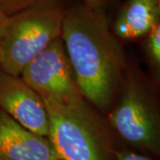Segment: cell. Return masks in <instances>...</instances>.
Masks as SVG:
<instances>
[{"label": "cell", "mask_w": 160, "mask_h": 160, "mask_svg": "<svg viewBox=\"0 0 160 160\" xmlns=\"http://www.w3.org/2000/svg\"><path fill=\"white\" fill-rule=\"evenodd\" d=\"M61 38L83 98L107 109L119 79L121 55L104 14L86 4L71 7L63 12Z\"/></svg>", "instance_id": "obj_1"}, {"label": "cell", "mask_w": 160, "mask_h": 160, "mask_svg": "<svg viewBox=\"0 0 160 160\" xmlns=\"http://www.w3.org/2000/svg\"><path fill=\"white\" fill-rule=\"evenodd\" d=\"M63 11L56 0L8 17L0 52V69L20 77L35 58L61 37Z\"/></svg>", "instance_id": "obj_2"}, {"label": "cell", "mask_w": 160, "mask_h": 160, "mask_svg": "<svg viewBox=\"0 0 160 160\" xmlns=\"http://www.w3.org/2000/svg\"><path fill=\"white\" fill-rule=\"evenodd\" d=\"M20 77L43 102L88 111L85 99L77 86L61 37L35 58Z\"/></svg>", "instance_id": "obj_3"}, {"label": "cell", "mask_w": 160, "mask_h": 160, "mask_svg": "<svg viewBox=\"0 0 160 160\" xmlns=\"http://www.w3.org/2000/svg\"><path fill=\"white\" fill-rule=\"evenodd\" d=\"M48 139L61 160H104L96 125L89 111L46 102Z\"/></svg>", "instance_id": "obj_4"}, {"label": "cell", "mask_w": 160, "mask_h": 160, "mask_svg": "<svg viewBox=\"0 0 160 160\" xmlns=\"http://www.w3.org/2000/svg\"><path fill=\"white\" fill-rule=\"evenodd\" d=\"M110 123L126 142L160 154V120L142 87L128 78Z\"/></svg>", "instance_id": "obj_5"}, {"label": "cell", "mask_w": 160, "mask_h": 160, "mask_svg": "<svg viewBox=\"0 0 160 160\" xmlns=\"http://www.w3.org/2000/svg\"><path fill=\"white\" fill-rule=\"evenodd\" d=\"M0 109L29 131L48 137L49 118L42 98L21 77L1 69Z\"/></svg>", "instance_id": "obj_6"}, {"label": "cell", "mask_w": 160, "mask_h": 160, "mask_svg": "<svg viewBox=\"0 0 160 160\" xmlns=\"http://www.w3.org/2000/svg\"><path fill=\"white\" fill-rule=\"evenodd\" d=\"M0 159H60L47 137H43L20 125L0 109Z\"/></svg>", "instance_id": "obj_7"}, {"label": "cell", "mask_w": 160, "mask_h": 160, "mask_svg": "<svg viewBox=\"0 0 160 160\" xmlns=\"http://www.w3.org/2000/svg\"><path fill=\"white\" fill-rule=\"evenodd\" d=\"M160 22V0H128L114 24L122 39H136L149 34Z\"/></svg>", "instance_id": "obj_8"}, {"label": "cell", "mask_w": 160, "mask_h": 160, "mask_svg": "<svg viewBox=\"0 0 160 160\" xmlns=\"http://www.w3.org/2000/svg\"><path fill=\"white\" fill-rule=\"evenodd\" d=\"M51 0H0V14L11 17L29 7Z\"/></svg>", "instance_id": "obj_9"}, {"label": "cell", "mask_w": 160, "mask_h": 160, "mask_svg": "<svg viewBox=\"0 0 160 160\" xmlns=\"http://www.w3.org/2000/svg\"><path fill=\"white\" fill-rule=\"evenodd\" d=\"M149 52L154 62L160 67V22L149 33Z\"/></svg>", "instance_id": "obj_10"}, {"label": "cell", "mask_w": 160, "mask_h": 160, "mask_svg": "<svg viewBox=\"0 0 160 160\" xmlns=\"http://www.w3.org/2000/svg\"><path fill=\"white\" fill-rule=\"evenodd\" d=\"M116 156H117V160H151L144 155L130 152V151H121L117 153Z\"/></svg>", "instance_id": "obj_11"}, {"label": "cell", "mask_w": 160, "mask_h": 160, "mask_svg": "<svg viewBox=\"0 0 160 160\" xmlns=\"http://www.w3.org/2000/svg\"><path fill=\"white\" fill-rule=\"evenodd\" d=\"M7 20H8V17H6V16L0 14V52H1V46H2L3 38H4L5 30H6Z\"/></svg>", "instance_id": "obj_12"}, {"label": "cell", "mask_w": 160, "mask_h": 160, "mask_svg": "<svg viewBox=\"0 0 160 160\" xmlns=\"http://www.w3.org/2000/svg\"><path fill=\"white\" fill-rule=\"evenodd\" d=\"M84 1L86 2V5L91 6H96V5L101 3L102 0H84Z\"/></svg>", "instance_id": "obj_13"}, {"label": "cell", "mask_w": 160, "mask_h": 160, "mask_svg": "<svg viewBox=\"0 0 160 160\" xmlns=\"http://www.w3.org/2000/svg\"><path fill=\"white\" fill-rule=\"evenodd\" d=\"M58 160H61V159H58Z\"/></svg>", "instance_id": "obj_14"}, {"label": "cell", "mask_w": 160, "mask_h": 160, "mask_svg": "<svg viewBox=\"0 0 160 160\" xmlns=\"http://www.w3.org/2000/svg\"><path fill=\"white\" fill-rule=\"evenodd\" d=\"M0 160H1V159H0Z\"/></svg>", "instance_id": "obj_15"}]
</instances>
